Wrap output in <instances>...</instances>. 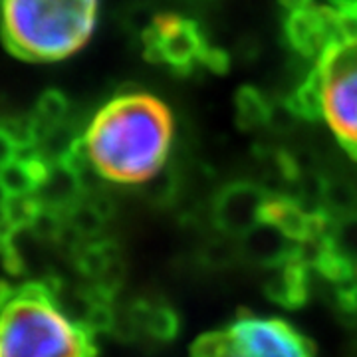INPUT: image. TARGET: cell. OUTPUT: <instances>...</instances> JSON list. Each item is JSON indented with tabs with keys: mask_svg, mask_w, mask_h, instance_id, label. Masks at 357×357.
<instances>
[{
	"mask_svg": "<svg viewBox=\"0 0 357 357\" xmlns=\"http://www.w3.org/2000/svg\"><path fill=\"white\" fill-rule=\"evenodd\" d=\"M229 54L227 52H222L220 48H215V46H208V50L204 54L203 58V64L204 68H208L211 72H215V74H225L227 70H229Z\"/></svg>",
	"mask_w": 357,
	"mask_h": 357,
	"instance_id": "16",
	"label": "cell"
},
{
	"mask_svg": "<svg viewBox=\"0 0 357 357\" xmlns=\"http://www.w3.org/2000/svg\"><path fill=\"white\" fill-rule=\"evenodd\" d=\"M98 10L100 0H2V40L22 60L58 62L88 44Z\"/></svg>",
	"mask_w": 357,
	"mask_h": 357,
	"instance_id": "3",
	"label": "cell"
},
{
	"mask_svg": "<svg viewBox=\"0 0 357 357\" xmlns=\"http://www.w3.org/2000/svg\"><path fill=\"white\" fill-rule=\"evenodd\" d=\"M191 2H211V0H191Z\"/></svg>",
	"mask_w": 357,
	"mask_h": 357,
	"instance_id": "19",
	"label": "cell"
},
{
	"mask_svg": "<svg viewBox=\"0 0 357 357\" xmlns=\"http://www.w3.org/2000/svg\"><path fill=\"white\" fill-rule=\"evenodd\" d=\"M236 123L244 131L262 128L272 119V105L260 89L244 86L236 93Z\"/></svg>",
	"mask_w": 357,
	"mask_h": 357,
	"instance_id": "12",
	"label": "cell"
},
{
	"mask_svg": "<svg viewBox=\"0 0 357 357\" xmlns=\"http://www.w3.org/2000/svg\"><path fill=\"white\" fill-rule=\"evenodd\" d=\"M201 26L178 14H159L143 32V54L149 62L165 64L177 74H191L208 50Z\"/></svg>",
	"mask_w": 357,
	"mask_h": 357,
	"instance_id": "6",
	"label": "cell"
},
{
	"mask_svg": "<svg viewBox=\"0 0 357 357\" xmlns=\"http://www.w3.org/2000/svg\"><path fill=\"white\" fill-rule=\"evenodd\" d=\"M337 13L324 0H316L306 8L294 10L286 20V40L294 50L306 58L318 60L335 40L345 36Z\"/></svg>",
	"mask_w": 357,
	"mask_h": 357,
	"instance_id": "8",
	"label": "cell"
},
{
	"mask_svg": "<svg viewBox=\"0 0 357 357\" xmlns=\"http://www.w3.org/2000/svg\"><path fill=\"white\" fill-rule=\"evenodd\" d=\"M241 243H243V255L264 268L278 266L302 250V244L288 241L280 230H276L266 222L250 230L246 236L241 238Z\"/></svg>",
	"mask_w": 357,
	"mask_h": 357,
	"instance_id": "11",
	"label": "cell"
},
{
	"mask_svg": "<svg viewBox=\"0 0 357 357\" xmlns=\"http://www.w3.org/2000/svg\"><path fill=\"white\" fill-rule=\"evenodd\" d=\"M314 70L321 88V119L357 161V32L335 40Z\"/></svg>",
	"mask_w": 357,
	"mask_h": 357,
	"instance_id": "5",
	"label": "cell"
},
{
	"mask_svg": "<svg viewBox=\"0 0 357 357\" xmlns=\"http://www.w3.org/2000/svg\"><path fill=\"white\" fill-rule=\"evenodd\" d=\"M284 107L296 117H302L307 121L321 119V88H319L318 74L314 68L304 77V82L286 98Z\"/></svg>",
	"mask_w": 357,
	"mask_h": 357,
	"instance_id": "13",
	"label": "cell"
},
{
	"mask_svg": "<svg viewBox=\"0 0 357 357\" xmlns=\"http://www.w3.org/2000/svg\"><path fill=\"white\" fill-rule=\"evenodd\" d=\"M74 262L82 276L93 284L117 290L123 280V260L119 246L112 241H91L82 243L74 250Z\"/></svg>",
	"mask_w": 357,
	"mask_h": 357,
	"instance_id": "10",
	"label": "cell"
},
{
	"mask_svg": "<svg viewBox=\"0 0 357 357\" xmlns=\"http://www.w3.org/2000/svg\"><path fill=\"white\" fill-rule=\"evenodd\" d=\"M328 238L357 264V213L333 217Z\"/></svg>",
	"mask_w": 357,
	"mask_h": 357,
	"instance_id": "14",
	"label": "cell"
},
{
	"mask_svg": "<svg viewBox=\"0 0 357 357\" xmlns=\"http://www.w3.org/2000/svg\"><path fill=\"white\" fill-rule=\"evenodd\" d=\"M264 296L276 306L286 310H300L306 306L312 294V276H310V262H307L304 248L292 256L290 260L278 266L268 268V276L264 280Z\"/></svg>",
	"mask_w": 357,
	"mask_h": 357,
	"instance_id": "9",
	"label": "cell"
},
{
	"mask_svg": "<svg viewBox=\"0 0 357 357\" xmlns=\"http://www.w3.org/2000/svg\"><path fill=\"white\" fill-rule=\"evenodd\" d=\"M93 335L62 310L54 284L0 282V357H96Z\"/></svg>",
	"mask_w": 357,
	"mask_h": 357,
	"instance_id": "2",
	"label": "cell"
},
{
	"mask_svg": "<svg viewBox=\"0 0 357 357\" xmlns=\"http://www.w3.org/2000/svg\"><path fill=\"white\" fill-rule=\"evenodd\" d=\"M282 6H286L290 13H294V10H300V8H306V6H310V4H314L316 0H280Z\"/></svg>",
	"mask_w": 357,
	"mask_h": 357,
	"instance_id": "18",
	"label": "cell"
},
{
	"mask_svg": "<svg viewBox=\"0 0 357 357\" xmlns=\"http://www.w3.org/2000/svg\"><path fill=\"white\" fill-rule=\"evenodd\" d=\"M173 131L167 103L145 91H126L91 117L82 147L100 177L137 185L165 167Z\"/></svg>",
	"mask_w": 357,
	"mask_h": 357,
	"instance_id": "1",
	"label": "cell"
},
{
	"mask_svg": "<svg viewBox=\"0 0 357 357\" xmlns=\"http://www.w3.org/2000/svg\"><path fill=\"white\" fill-rule=\"evenodd\" d=\"M18 157V145L6 128H0V169L13 163Z\"/></svg>",
	"mask_w": 357,
	"mask_h": 357,
	"instance_id": "17",
	"label": "cell"
},
{
	"mask_svg": "<svg viewBox=\"0 0 357 357\" xmlns=\"http://www.w3.org/2000/svg\"><path fill=\"white\" fill-rule=\"evenodd\" d=\"M191 357H316V351L292 324L244 312L227 328L197 337Z\"/></svg>",
	"mask_w": 357,
	"mask_h": 357,
	"instance_id": "4",
	"label": "cell"
},
{
	"mask_svg": "<svg viewBox=\"0 0 357 357\" xmlns=\"http://www.w3.org/2000/svg\"><path fill=\"white\" fill-rule=\"evenodd\" d=\"M272 192L258 183L232 181L213 199L211 218L222 234L243 238L264 222V206Z\"/></svg>",
	"mask_w": 357,
	"mask_h": 357,
	"instance_id": "7",
	"label": "cell"
},
{
	"mask_svg": "<svg viewBox=\"0 0 357 357\" xmlns=\"http://www.w3.org/2000/svg\"><path fill=\"white\" fill-rule=\"evenodd\" d=\"M333 302L335 307L345 312L347 316H357V278L342 286H335Z\"/></svg>",
	"mask_w": 357,
	"mask_h": 357,
	"instance_id": "15",
	"label": "cell"
}]
</instances>
